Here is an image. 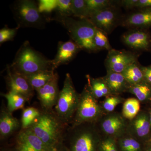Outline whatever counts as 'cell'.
<instances>
[{"instance_id":"6da1fadb","label":"cell","mask_w":151,"mask_h":151,"mask_svg":"<svg viewBox=\"0 0 151 151\" xmlns=\"http://www.w3.org/2000/svg\"><path fill=\"white\" fill-rule=\"evenodd\" d=\"M64 125L55 112L44 111L30 128L49 149L53 150L62 142Z\"/></svg>"},{"instance_id":"7a4b0ae2","label":"cell","mask_w":151,"mask_h":151,"mask_svg":"<svg viewBox=\"0 0 151 151\" xmlns=\"http://www.w3.org/2000/svg\"><path fill=\"white\" fill-rule=\"evenodd\" d=\"M9 67L12 71L23 76L52 69L51 60L46 59L39 54L27 42L19 49L13 63Z\"/></svg>"},{"instance_id":"3957f363","label":"cell","mask_w":151,"mask_h":151,"mask_svg":"<svg viewBox=\"0 0 151 151\" xmlns=\"http://www.w3.org/2000/svg\"><path fill=\"white\" fill-rule=\"evenodd\" d=\"M57 19L67 29L72 40L80 48L90 52L99 50L94 41L97 28L89 19H76L70 17H59Z\"/></svg>"},{"instance_id":"277c9868","label":"cell","mask_w":151,"mask_h":151,"mask_svg":"<svg viewBox=\"0 0 151 151\" xmlns=\"http://www.w3.org/2000/svg\"><path fill=\"white\" fill-rule=\"evenodd\" d=\"M80 94L75 90L69 73L65 76L63 87L60 91L56 105L55 115L63 124L71 121L75 115L79 102Z\"/></svg>"},{"instance_id":"5b68a950","label":"cell","mask_w":151,"mask_h":151,"mask_svg":"<svg viewBox=\"0 0 151 151\" xmlns=\"http://www.w3.org/2000/svg\"><path fill=\"white\" fill-rule=\"evenodd\" d=\"M104 112L87 84L80 94L72 127L75 128L85 123L97 122L101 119Z\"/></svg>"},{"instance_id":"8992f818","label":"cell","mask_w":151,"mask_h":151,"mask_svg":"<svg viewBox=\"0 0 151 151\" xmlns=\"http://www.w3.org/2000/svg\"><path fill=\"white\" fill-rule=\"evenodd\" d=\"M71 137L72 151H96L101 140L97 131L91 127L78 129Z\"/></svg>"},{"instance_id":"52a82bcc","label":"cell","mask_w":151,"mask_h":151,"mask_svg":"<svg viewBox=\"0 0 151 151\" xmlns=\"http://www.w3.org/2000/svg\"><path fill=\"white\" fill-rule=\"evenodd\" d=\"M138 55L130 51L112 49L105 60L107 71L122 73L129 65L137 62Z\"/></svg>"},{"instance_id":"ba28073f","label":"cell","mask_w":151,"mask_h":151,"mask_svg":"<svg viewBox=\"0 0 151 151\" xmlns=\"http://www.w3.org/2000/svg\"><path fill=\"white\" fill-rule=\"evenodd\" d=\"M128 122L123 115L117 113H109L101 119L100 128L107 137L115 139L127 134Z\"/></svg>"},{"instance_id":"9c48e42d","label":"cell","mask_w":151,"mask_h":151,"mask_svg":"<svg viewBox=\"0 0 151 151\" xmlns=\"http://www.w3.org/2000/svg\"><path fill=\"white\" fill-rule=\"evenodd\" d=\"M14 10L20 23L25 26L36 27L42 22L38 6L33 1H19L15 6Z\"/></svg>"},{"instance_id":"30bf717a","label":"cell","mask_w":151,"mask_h":151,"mask_svg":"<svg viewBox=\"0 0 151 151\" xmlns=\"http://www.w3.org/2000/svg\"><path fill=\"white\" fill-rule=\"evenodd\" d=\"M116 7L108 8L93 13L88 19L98 29L110 34L119 22V14Z\"/></svg>"},{"instance_id":"8fae6325","label":"cell","mask_w":151,"mask_h":151,"mask_svg":"<svg viewBox=\"0 0 151 151\" xmlns=\"http://www.w3.org/2000/svg\"><path fill=\"white\" fill-rule=\"evenodd\" d=\"M17 151H52L38 137L30 128L22 129L16 138Z\"/></svg>"},{"instance_id":"7c38bea8","label":"cell","mask_w":151,"mask_h":151,"mask_svg":"<svg viewBox=\"0 0 151 151\" xmlns=\"http://www.w3.org/2000/svg\"><path fill=\"white\" fill-rule=\"evenodd\" d=\"M58 80V76L56 73L51 81L37 91L38 98L44 111H51L56 105L60 92Z\"/></svg>"},{"instance_id":"4fadbf2b","label":"cell","mask_w":151,"mask_h":151,"mask_svg":"<svg viewBox=\"0 0 151 151\" xmlns=\"http://www.w3.org/2000/svg\"><path fill=\"white\" fill-rule=\"evenodd\" d=\"M7 69V83L9 91L21 94L29 101L33 95L34 90L27 79L24 76L11 70L9 66Z\"/></svg>"},{"instance_id":"5bb4252c","label":"cell","mask_w":151,"mask_h":151,"mask_svg":"<svg viewBox=\"0 0 151 151\" xmlns=\"http://www.w3.org/2000/svg\"><path fill=\"white\" fill-rule=\"evenodd\" d=\"M151 131L149 114L142 111L128 123L127 134L139 141L147 137Z\"/></svg>"},{"instance_id":"9a60e30c","label":"cell","mask_w":151,"mask_h":151,"mask_svg":"<svg viewBox=\"0 0 151 151\" xmlns=\"http://www.w3.org/2000/svg\"><path fill=\"white\" fill-rule=\"evenodd\" d=\"M122 39L126 45L133 49L145 51L150 50V36L142 30L135 29L128 32L122 36Z\"/></svg>"},{"instance_id":"2e32d148","label":"cell","mask_w":151,"mask_h":151,"mask_svg":"<svg viewBox=\"0 0 151 151\" xmlns=\"http://www.w3.org/2000/svg\"><path fill=\"white\" fill-rule=\"evenodd\" d=\"M80 49V47L73 41L69 40L60 44L56 56L54 59L51 60L52 69L55 70L60 65L70 62Z\"/></svg>"},{"instance_id":"e0dca14e","label":"cell","mask_w":151,"mask_h":151,"mask_svg":"<svg viewBox=\"0 0 151 151\" xmlns=\"http://www.w3.org/2000/svg\"><path fill=\"white\" fill-rule=\"evenodd\" d=\"M124 26L144 28L151 26V8L141 9L127 17L122 22Z\"/></svg>"},{"instance_id":"ac0fdd59","label":"cell","mask_w":151,"mask_h":151,"mask_svg":"<svg viewBox=\"0 0 151 151\" xmlns=\"http://www.w3.org/2000/svg\"><path fill=\"white\" fill-rule=\"evenodd\" d=\"M21 124L17 118L9 112L7 108L1 109L0 115L1 139L8 137L17 131Z\"/></svg>"},{"instance_id":"d6986e66","label":"cell","mask_w":151,"mask_h":151,"mask_svg":"<svg viewBox=\"0 0 151 151\" xmlns=\"http://www.w3.org/2000/svg\"><path fill=\"white\" fill-rule=\"evenodd\" d=\"M113 95H119L128 92L130 86L122 73L107 71L103 77Z\"/></svg>"},{"instance_id":"ffe728a7","label":"cell","mask_w":151,"mask_h":151,"mask_svg":"<svg viewBox=\"0 0 151 151\" xmlns=\"http://www.w3.org/2000/svg\"><path fill=\"white\" fill-rule=\"evenodd\" d=\"M56 73L55 70L50 69L24 76L27 79L33 89L37 91L51 81Z\"/></svg>"},{"instance_id":"44dd1931","label":"cell","mask_w":151,"mask_h":151,"mask_svg":"<svg viewBox=\"0 0 151 151\" xmlns=\"http://www.w3.org/2000/svg\"><path fill=\"white\" fill-rule=\"evenodd\" d=\"M86 77L87 85L96 99L113 95L103 77L94 78L89 75L86 76Z\"/></svg>"},{"instance_id":"7402d4cb","label":"cell","mask_w":151,"mask_h":151,"mask_svg":"<svg viewBox=\"0 0 151 151\" xmlns=\"http://www.w3.org/2000/svg\"><path fill=\"white\" fill-rule=\"evenodd\" d=\"M122 75L130 85H134L145 81L140 66L135 63L128 66L122 72Z\"/></svg>"},{"instance_id":"603a6c76","label":"cell","mask_w":151,"mask_h":151,"mask_svg":"<svg viewBox=\"0 0 151 151\" xmlns=\"http://www.w3.org/2000/svg\"><path fill=\"white\" fill-rule=\"evenodd\" d=\"M128 92L134 95L140 102H145L151 97V87L145 81L130 85Z\"/></svg>"},{"instance_id":"cb8c5ba5","label":"cell","mask_w":151,"mask_h":151,"mask_svg":"<svg viewBox=\"0 0 151 151\" xmlns=\"http://www.w3.org/2000/svg\"><path fill=\"white\" fill-rule=\"evenodd\" d=\"M3 96L7 101V109L11 113L19 109H23L26 102L28 101L22 95L11 91H9L6 94H3Z\"/></svg>"},{"instance_id":"d4e9b609","label":"cell","mask_w":151,"mask_h":151,"mask_svg":"<svg viewBox=\"0 0 151 151\" xmlns=\"http://www.w3.org/2000/svg\"><path fill=\"white\" fill-rule=\"evenodd\" d=\"M140 110V101L137 98H129L124 102L122 115L125 119L131 121L139 114Z\"/></svg>"},{"instance_id":"484cf974","label":"cell","mask_w":151,"mask_h":151,"mask_svg":"<svg viewBox=\"0 0 151 151\" xmlns=\"http://www.w3.org/2000/svg\"><path fill=\"white\" fill-rule=\"evenodd\" d=\"M118 146L121 151H142L139 141L126 134L118 139Z\"/></svg>"},{"instance_id":"4316f807","label":"cell","mask_w":151,"mask_h":151,"mask_svg":"<svg viewBox=\"0 0 151 151\" xmlns=\"http://www.w3.org/2000/svg\"><path fill=\"white\" fill-rule=\"evenodd\" d=\"M39 110L34 107L25 108L23 111L21 119L22 129L29 128L34 124L35 120L40 116Z\"/></svg>"},{"instance_id":"83f0119b","label":"cell","mask_w":151,"mask_h":151,"mask_svg":"<svg viewBox=\"0 0 151 151\" xmlns=\"http://www.w3.org/2000/svg\"><path fill=\"white\" fill-rule=\"evenodd\" d=\"M72 15L79 19L88 18L90 13L85 0H72Z\"/></svg>"},{"instance_id":"f1b7e54d","label":"cell","mask_w":151,"mask_h":151,"mask_svg":"<svg viewBox=\"0 0 151 151\" xmlns=\"http://www.w3.org/2000/svg\"><path fill=\"white\" fill-rule=\"evenodd\" d=\"M90 15L104 9L115 6L113 1L109 0H85Z\"/></svg>"},{"instance_id":"f546056e","label":"cell","mask_w":151,"mask_h":151,"mask_svg":"<svg viewBox=\"0 0 151 151\" xmlns=\"http://www.w3.org/2000/svg\"><path fill=\"white\" fill-rule=\"evenodd\" d=\"M124 98L119 95H111L105 98L102 103V108L104 112L112 113L117 105L124 102Z\"/></svg>"},{"instance_id":"4dcf8cb0","label":"cell","mask_w":151,"mask_h":151,"mask_svg":"<svg viewBox=\"0 0 151 151\" xmlns=\"http://www.w3.org/2000/svg\"><path fill=\"white\" fill-rule=\"evenodd\" d=\"M106 34H107L103 32V31L97 28L94 41V45L98 50L105 49L109 51L112 49Z\"/></svg>"},{"instance_id":"1f68e13d","label":"cell","mask_w":151,"mask_h":151,"mask_svg":"<svg viewBox=\"0 0 151 151\" xmlns=\"http://www.w3.org/2000/svg\"><path fill=\"white\" fill-rule=\"evenodd\" d=\"M56 9L59 13L60 17H70L72 15V1L58 0Z\"/></svg>"},{"instance_id":"d6a6232c","label":"cell","mask_w":151,"mask_h":151,"mask_svg":"<svg viewBox=\"0 0 151 151\" xmlns=\"http://www.w3.org/2000/svg\"><path fill=\"white\" fill-rule=\"evenodd\" d=\"M98 148L99 151H119L116 139L109 137L101 140Z\"/></svg>"},{"instance_id":"836d02e7","label":"cell","mask_w":151,"mask_h":151,"mask_svg":"<svg viewBox=\"0 0 151 151\" xmlns=\"http://www.w3.org/2000/svg\"><path fill=\"white\" fill-rule=\"evenodd\" d=\"M58 0H40L39 1L38 8L40 13L51 12L56 9Z\"/></svg>"},{"instance_id":"e575fe53","label":"cell","mask_w":151,"mask_h":151,"mask_svg":"<svg viewBox=\"0 0 151 151\" xmlns=\"http://www.w3.org/2000/svg\"><path fill=\"white\" fill-rule=\"evenodd\" d=\"M17 29L4 28L0 30V43H4L8 41L12 40L15 36Z\"/></svg>"},{"instance_id":"d590c367","label":"cell","mask_w":151,"mask_h":151,"mask_svg":"<svg viewBox=\"0 0 151 151\" xmlns=\"http://www.w3.org/2000/svg\"><path fill=\"white\" fill-rule=\"evenodd\" d=\"M142 71L145 81L151 84V65L148 66H140Z\"/></svg>"},{"instance_id":"8d00e7d4","label":"cell","mask_w":151,"mask_h":151,"mask_svg":"<svg viewBox=\"0 0 151 151\" xmlns=\"http://www.w3.org/2000/svg\"><path fill=\"white\" fill-rule=\"evenodd\" d=\"M138 0H124L121 2V4L126 9H131L137 7Z\"/></svg>"},{"instance_id":"74e56055","label":"cell","mask_w":151,"mask_h":151,"mask_svg":"<svg viewBox=\"0 0 151 151\" xmlns=\"http://www.w3.org/2000/svg\"><path fill=\"white\" fill-rule=\"evenodd\" d=\"M137 7L140 9L151 8V0H138Z\"/></svg>"},{"instance_id":"f35d334b","label":"cell","mask_w":151,"mask_h":151,"mask_svg":"<svg viewBox=\"0 0 151 151\" xmlns=\"http://www.w3.org/2000/svg\"><path fill=\"white\" fill-rule=\"evenodd\" d=\"M58 146H57L56 147H55V148L54 149V150H52V151H64V150H63V149H58L57 148Z\"/></svg>"},{"instance_id":"ab89813d","label":"cell","mask_w":151,"mask_h":151,"mask_svg":"<svg viewBox=\"0 0 151 151\" xmlns=\"http://www.w3.org/2000/svg\"><path fill=\"white\" fill-rule=\"evenodd\" d=\"M149 116H150V122L151 128V111H150V114H149Z\"/></svg>"},{"instance_id":"60d3db41","label":"cell","mask_w":151,"mask_h":151,"mask_svg":"<svg viewBox=\"0 0 151 151\" xmlns=\"http://www.w3.org/2000/svg\"><path fill=\"white\" fill-rule=\"evenodd\" d=\"M147 151H151V148L149 149Z\"/></svg>"},{"instance_id":"b9f144b4","label":"cell","mask_w":151,"mask_h":151,"mask_svg":"<svg viewBox=\"0 0 151 151\" xmlns=\"http://www.w3.org/2000/svg\"><path fill=\"white\" fill-rule=\"evenodd\" d=\"M150 41H151V40Z\"/></svg>"}]
</instances>
